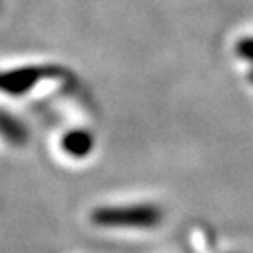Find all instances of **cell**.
I'll list each match as a JSON object with an SVG mask.
<instances>
[{
    "instance_id": "1",
    "label": "cell",
    "mask_w": 253,
    "mask_h": 253,
    "mask_svg": "<svg viewBox=\"0 0 253 253\" xmlns=\"http://www.w3.org/2000/svg\"><path fill=\"white\" fill-rule=\"evenodd\" d=\"M93 225L100 229L116 230H148L162 223L164 211L153 202H135V204L100 206L90 214Z\"/></svg>"
},
{
    "instance_id": "2",
    "label": "cell",
    "mask_w": 253,
    "mask_h": 253,
    "mask_svg": "<svg viewBox=\"0 0 253 253\" xmlns=\"http://www.w3.org/2000/svg\"><path fill=\"white\" fill-rule=\"evenodd\" d=\"M60 67L53 65H25V67L0 71V93L23 97L46 83Z\"/></svg>"
},
{
    "instance_id": "3",
    "label": "cell",
    "mask_w": 253,
    "mask_h": 253,
    "mask_svg": "<svg viewBox=\"0 0 253 253\" xmlns=\"http://www.w3.org/2000/svg\"><path fill=\"white\" fill-rule=\"evenodd\" d=\"M60 148L67 157L74 158V160H83L93 151L95 137L86 128H72L62 135Z\"/></svg>"
},
{
    "instance_id": "4",
    "label": "cell",
    "mask_w": 253,
    "mask_h": 253,
    "mask_svg": "<svg viewBox=\"0 0 253 253\" xmlns=\"http://www.w3.org/2000/svg\"><path fill=\"white\" fill-rule=\"evenodd\" d=\"M0 135L11 146H25L28 142L27 126L16 118V116L9 115L7 111H2V109H0Z\"/></svg>"
}]
</instances>
